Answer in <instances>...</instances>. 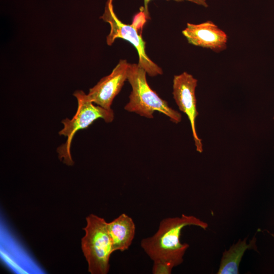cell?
Here are the masks:
<instances>
[{
  "label": "cell",
  "mask_w": 274,
  "mask_h": 274,
  "mask_svg": "<svg viewBox=\"0 0 274 274\" xmlns=\"http://www.w3.org/2000/svg\"><path fill=\"white\" fill-rule=\"evenodd\" d=\"M176 265L172 262L165 260L153 261L152 268L153 274H170Z\"/></svg>",
  "instance_id": "cell-11"
},
{
  "label": "cell",
  "mask_w": 274,
  "mask_h": 274,
  "mask_svg": "<svg viewBox=\"0 0 274 274\" xmlns=\"http://www.w3.org/2000/svg\"><path fill=\"white\" fill-rule=\"evenodd\" d=\"M85 234L81 247L91 274H107L110 269L109 260L114 252L106 220L94 214L86 217Z\"/></svg>",
  "instance_id": "cell-3"
},
{
  "label": "cell",
  "mask_w": 274,
  "mask_h": 274,
  "mask_svg": "<svg viewBox=\"0 0 274 274\" xmlns=\"http://www.w3.org/2000/svg\"><path fill=\"white\" fill-rule=\"evenodd\" d=\"M273 119H274V116H273Z\"/></svg>",
  "instance_id": "cell-14"
},
{
  "label": "cell",
  "mask_w": 274,
  "mask_h": 274,
  "mask_svg": "<svg viewBox=\"0 0 274 274\" xmlns=\"http://www.w3.org/2000/svg\"><path fill=\"white\" fill-rule=\"evenodd\" d=\"M74 95L78 101L77 110L71 119L66 118L62 121L63 127L58 133L66 137L67 140L57 150L60 160L68 165L74 164L71 147L76 133L79 130L87 128L97 119L101 118L106 122L110 123L114 118V111L112 109H106L95 105L83 91L77 90L74 93Z\"/></svg>",
  "instance_id": "cell-4"
},
{
  "label": "cell",
  "mask_w": 274,
  "mask_h": 274,
  "mask_svg": "<svg viewBox=\"0 0 274 274\" xmlns=\"http://www.w3.org/2000/svg\"><path fill=\"white\" fill-rule=\"evenodd\" d=\"M129 63L120 59L112 72L101 78L87 94L89 99L94 104L106 109H111L114 98L121 91L127 80Z\"/></svg>",
  "instance_id": "cell-7"
},
{
  "label": "cell",
  "mask_w": 274,
  "mask_h": 274,
  "mask_svg": "<svg viewBox=\"0 0 274 274\" xmlns=\"http://www.w3.org/2000/svg\"><path fill=\"white\" fill-rule=\"evenodd\" d=\"M114 252L128 249L134 239L135 225L133 219L125 213L107 223Z\"/></svg>",
  "instance_id": "cell-9"
},
{
  "label": "cell",
  "mask_w": 274,
  "mask_h": 274,
  "mask_svg": "<svg viewBox=\"0 0 274 274\" xmlns=\"http://www.w3.org/2000/svg\"><path fill=\"white\" fill-rule=\"evenodd\" d=\"M100 18L110 25V31L107 37L108 45H112L118 38L128 41L136 49L139 58L138 64L146 72L147 74L155 77L163 74L162 68L148 56L146 52V43L139 33L136 25L134 23L126 24L122 22L115 15L113 5L108 3Z\"/></svg>",
  "instance_id": "cell-5"
},
{
  "label": "cell",
  "mask_w": 274,
  "mask_h": 274,
  "mask_svg": "<svg viewBox=\"0 0 274 274\" xmlns=\"http://www.w3.org/2000/svg\"><path fill=\"white\" fill-rule=\"evenodd\" d=\"M151 0H144V7H145V8H144V10H145V12H146V13L147 14V15H148V5L149 4V3L150 2ZM175 1H178V2H180V1H184V0H175ZM186 1H189V2H191L192 3H195L197 5H200V6H202L204 7H208V5L207 3V1L206 0H186Z\"/></svg>",
  "instance_id": "cell-12"
},
{
  "label": "cell",
  "mask_w": 274,
  "mask_h": 274,
  "mask_svg": "<svg viewBox=\"0 0 274 274\" xmlns=\"http://www.w3.org/2000/svg\"><path fill=\"white\" fill-rule=\"evenodd\" d=\"M190 225L204 229L208 226L206 222L192 215L182 214L180 217L166 218L160 221L154 235L141 241V247L153 261H168L177 266L183 262L184 255L189 247L188 244L181 243V231Z\"/></svg>",
  "instance_id": "cell-1"
},
{
  "label": "cell",
  "mask_w": 274,
  "mask_h": 274,
  "mask_svg": "<svg viewBox=\"0 0 274 274\" xmlns=\"http://www.w3.org/2000/svg\"><path fill=\"white\" fill-rule=\"evenodd\" d=\"M182 33L188 42L219 53L226 49L228 36L211 20L199 24L187 23Z\"/></svg>",
  "instance_id": "cell-8"
},
{
  "label": "cell",
  "mask_w": 274,
  "mask_h": 274,
  "mask_svg": "<svg viewBox=\"0 0 274 274\" xmlns=\"http://www.w3.org/2000/svg\"><path fill=\"white\" fill-rule=\"evenodd\" d=\"M246 241V238L244 240L239 239L223 253L217 273L237 274L239 273V265L244 253L247 249L254 247L255 243L252 241L247 244Z\"/></svg>",
  "instance_id": "cell-10"
},
{
  "label": "cell",
  "mask_w": 274,
  "mask_h": 274,
  "mask_svg": "<svg viewBox=\"0 0 274 274\" xmlns=\"http://www.w3.org/2000/svg\"><path fill=\"white\" fill-rule=\"evenodd\" d=\"M112 1L113 0H107V3L109 4H112Z\"/></svg>",
  "instance_id": "cell-13"
},
{
  "label": "cell",
  "mask_w": 274,
  "mask_h": 274,
  "mask_svg": "<svg viewBox=\"0 0 274 274\" xmlns=\"http://www.w3.org/2000/svg\"><path fill=\"white\" fill-rule=\"evenodd\" d=\"M197 82L196 78L186 72L174 76L173 95L179 110L187 115L189 120L196 150L201 153L203 151L202 144L195 127L196 118L199 114L196 109L195 96Z\"/></svg>",
  "instance_id": "cell-6"
},
{
  "label": "cell",
  "mask_w": 274,
  "mask_h": 274,
  "mask_svg": "<svg viewBox=\"0 0 274 274\" xmlns=\"http://www.w3.org/2000/svg\"><path fill=\"white\" fill-rule=\"evenodd\" d=\"M146 75V72L138 63H129L127 80L132 90L124 109L148 119L153 118L154 112L158 111L168 117L172 122L176 124L180 122L181 114L170 107L167 101L151 88Z\"/></svg>",
  "instance_id": "cell-2"
}]
</instances>
